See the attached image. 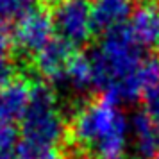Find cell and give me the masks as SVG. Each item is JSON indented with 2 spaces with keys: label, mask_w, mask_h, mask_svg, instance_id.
Instances as JSON below:
<instances>
[{
  "label": "cell",
  "mask_w": 159,
  "mask_h": 159,
  "mask_svg": "<svg viewBox=\"0 0 159 159\" xmlns=\"http://www.w3.org/2000/svg\"><path fill=\"white\" fill-rule=\"evenodd\" d=\"M95 89L118 104H132L159 80V56L147 54L122 27L104 34L89 54Z\"/></svg>",
  "instance_id": "1"
},
{
  "label": "cell",
  "mask_w": 159,
  "mask_h": 159,
  "mask_svg": "<svg viewBox=\"0 0 159 159\" xmlns=\"http://www.w3.org/2000/svg\"><path fill=\"white\" fill-rule=\"evenodd\" d=\"M73 143L98 159H122L129 148V116L111 97L84 104L70 125Z\"/></svg>",
  "instance_id": "2"
},
{
  "label": "cell",
  "mask_w": 159,
  "mask_h": 159,
  "mask_svg": "<svg viewBox=\"0 0 159 159\" xmlns=\"http://www.w3.org/2000/svg\"><path fill=\"white\" fill-rule=\"evenodd\" d=\"M65 116L50 86L34 84L29 109L18 132L16 159H61Z\"/></svg>",
  "instance_id": "3"
},
{
  "label": "cell",
  "mask_w": 159,
  "mask_h": 159,
  "mask_svg": "<svg viewBox=\"0 0 159 159\" xmlns=\"http://www.w3.org/2000/svg\"><path fill=\"white\" fill-rule=\"evenodd\" d=\"M50 15L57 38L72 47H80L91 39L95 32L91 0H57Z\"/></svg>",
  "instance_id": "4"
},
{
  "label": "cell",
  "mask_w": 159,
  "mask_h": 159,
  "mask_svg": "<svg viewBox=\"0 0 159 159\" xmlns=\"http://www.w3.org/2000/svg\"><path fill=\"white\" fill-rule=\"evenodd\" d=\"M54 22L52 15L43 7H34L15 22V29L11 32L13 45L22 54L36 56L54 39Z\"/></svg>",
  "instance_id": "5"
},
{
  "label": "cell",
  "mask_w": 159,
  "mask_h": 159,
  "mask_svg": "<svg viewBox=\"0 0 159 159\" xmlns=\"http://www.w3.org/2000/svg\"><path fill=\"white\" fill-rule=\"evenodd\" d=\"M130 38L148 54H159V4H139L125 25Z\"/></svg>",
  "instance_id": "6"
},
{
  "label": "cell",
  "mask_w": 159,
  "mask_h": 159,
  "mask_svg": "<svg viewBox=\"0 0 159 159\" xmlns=\"http://www.w3.org/2000/svg\"><path fill=\"white\" fill-rule=\"evenodd\" d=\"M75 47L66 43L61 38H54L45 48L34 56V66L38 73L52 84H63L68 65L75 57Z\"/></svg>",
  "instance_id": "7"
},
{
  "label": "cell",
  "mask_w": 159,
  "mask_h": 159,
  "mask_svg": "<svg viewBox=\"0 0 159 159\" xmlns=\"http://www.w3.org/2000/svg\"><path fill=\"white\" fill-rule=\"evenodd\" d=\"M129 148L134 159H154L159 150V127L145 111L129 116Z\"/></svg>",
  "instance_id": "8"
},
{
  "label": "cell",
  "mask_w": 159,
  "mask_h": 159,
  "mask_svg": "<svg viewBox=\"0 0 159 159\" xmlns=\"http://www.w3.org/2000/svg\"><path fill=\"white\" fill-rule=\"evenodd\" d=\"M32 97V86L23 79H13L0 88V123L15 125L22 122Z\"/></svg>",
  "instance_id": "9"
},
{
  "label": "cell",
  "mask_w": 159,
  "mask_h": 159,
  "mask_svg": "<svg viewBox=\"0 0 159 159\" xmlns=\"http://www.w3.org/2000/svg\"><path fill=\"white\" fill-rule=\"evenodd\" d=\"M132 11V0H91L93 29L102 34L122 29L127 25Z\"/></svg>",
  "instance_id": "10"
},
{
  "label": "cell",
  "mask_w": 159,
  "mask_h": 159,
  "mask_svg": "<svg viewBox=\"0 0 159 159\" xmlns=\"http://www.w3.org/2000/svg\"><path fill=\"white\" fill-rule=\"evenodd\" d=\"M63 84L75 93H88L89 89H95L91 57L84 56V54H75V57L72 59V63L66 68Z\"/></svg>",
  "instance_id": "11"
},
{
  "label": "cell",
  "mask_w": 159,
  "mask_h": 159,
  "mask_svg": "<svg viewBox=\"0 0 159 159\" xmlns=\"http://www.w3.org/2000/svg\"><path fill=\"white\" fill-rule=\"evenodd\" d=\"M11 50H13L11 30L6 27V23H0V88L9 84L13 80V75H15Z\"/></svg>",
  "instance_id": "12"
},
{
  "label": "cell",
  "mask_w": 159,
  "mask_h": 159,
  "mask_svg": "<svg viewBox=\"0 0 159 159\" xmlns=\"http://www.w3.org/2000/svg\"><path fill=\"white\" fill-rule=\"evenodd\" d=\"M39 0H0V23L16 22L20 16L38 7Z\"/></svg>",
  "instance_id": "13"
},
{
  "label": "cell",
  "mask_w": 159,
  "mask_h": 159,
  "mask_svg": "<svg viewBox=\"0 0 159 159\" xmlns=\"http://www.w3.org/2000/svg\"><path fill=\"white\" fill-rule=\"evenodd\" d=\"M18 132L13 125L0 123V159H16Z\"/></svg>",
  "instance_id": "14"
},
{
  "label": "cell",
  "mask_w": 159,
  "mask_h": 159,
  "mask_svg": "<svg viewBox=\"0 0 159 159\" xmlns=\"http://www.w3.org/2000/svg\"><path fill=\"white\" fill-rule=\"evenodd\" d=\"M145 100V113L150 116L154 123L159 127V80L154 84V86L147 91V95L143 97Z\"/></svg>",
  "instance_id": "15"
},
{
  "label": "cell",
  "mask_w": 159,
  "mask_h": 159,
  "mask_svg": "<svg viewBox=\"0 0 159 159\" xmlns=\"http://www.w3.org/2000/svg\"><path fill=\"white\" fill-rule=\"evenodd\" d=\"M66 159H86V157H82V156H70V157H66Z\"/></svg>",
  "instance_id": "16"
},
{
  "label": "cell",
  "mask_w": 159,
  "mask_h": 159,
  "mask_svg": "<svg viewBox=\"0 0 159 159\" xmlns=\"http://www.w3.org/2000/svg\"><path fill=\"white\" fill-rule=\"evenodd\" d=\"M154 159H159V150H157V154H156V157H154Z\"/></svg>",
  "instance_id": "17"
}]
</instances>
